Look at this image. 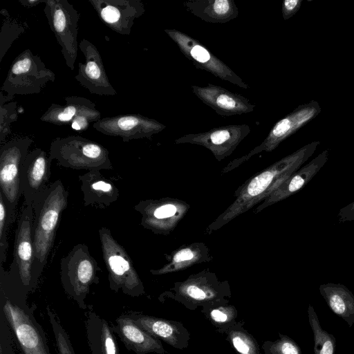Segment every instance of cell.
Listing matches in <instances>:
<instances>
[{"mask_svg":"<svg viewBox=\"0 0 354 354\" xmlns=\"http://www.w3.org/2000/svg\"><path fill=\"white\" fill-rule=\"evenodd\" d=\"M64 104H51L39 120L57 126L71 125L76 118L86 115L101 119V113L91 100L80 96H67Z\"/></svg>","mask_w":354,"mask_h":354,"instance_id":"cell-25","label":"cell"},{"mask_svg":"<svg viewBox=\"0 0 354 354\" xmlns=\"http://www.w3.org/2000/svg\"><path fill=\"white\" fill-rule=\"evenodd\" d=\"M328 158L329 149H326L309 162L303 165L263 200L257 206L254 213H258L268 206L280 202L300 191L322 169Z\"/></svg>","mask_w":354,"mask_h":354,"instance_id":"cell-22","label":"cell"},{"mask_svg":"<svg viewBox=\"0 0 354 354\" xmlns=\"http://www.w3.org/2000/svg\"><path fill=\"white\" fill-rule=\"evenodd\" d=\"M98 234L110 289L116 293L120 290L132 297L145 295L143 283L131 259L124 247L114 239L111 230L102 227Z\"/></svg>","mask_w":354,"mask_h":354,"instance_id":"cell-6","label":"cell"},{"mask_svg":"<svg viewBox=\"0 0 354 354\" xmlns=\"http://www.w3.org/2000/svg\"><path fill=\"white\" fill-rule=\"evenodd\" d=\"M337 218L339 223L354 221V200L339 210Z\"/></svg>","mask_w":354,"mask_h":354,"instance_id":"cell-40","label":"cell"},{"mask_svg":"<svg viewBox=\"0 0 354 354\" xmlns=\"http://www.w3.org/2000/svg\"><path fill=\"white\" fill-rule=\"evenodd\" d=\"M28 296L17 270L0 266V310L21 354H51L44 330L28 304Z\"/></svg>","mask_w":354,"mask_h":354,"instance_id":"cell-2","label":"cell"},{"mask_svg":"<svg viewBox=\"0 0 354 354\" xmlns=\"http://www.w3.org/2000/svg\"><path fill=\"white\" fill-rule=\"evenodd\" d=\"M243 320L237 321L221 334L233 346L239 354H261L260 348L255 338L246 330Z\"/></svg>","mask_w":354,"mask_h":354,"instance_id":"cell-30","label":"cell"},{"mask_svg":"<svg viewBox=\"0 0 354 354\" xmlns=\"http://www.w3.org/2000/svg\"><path fill=\"white\" fill-rule=\"evenodd\" d=\"M55 79V73L46 66L41 57L28 48L11 63L1 91L13 97L38 94Z\"/></svg>","mask_w":354,"mask_h":354,"instance_id":"cell-9","label":"cell"},{"mask_svg":"<svg viewBox=\"0 0 354 354\" xmlns=\"http://www.w3.org/2000/svg\"><path fill=\"white\" fill-rule=\"evenodd\" d=\"M102 23L113 32L129 35L136 19L145 12L140 0H89Z\"/></svg>","mask_w":354,"mask_h":354,"instance_id":"cell-18","label":"cell"},{"mask_svg":"<svg viewBox=\"0 0 354 354\" xmlns=\"http://www.w3.org/2000/svg\"><path fill=\"white\" fill-rule=\"evenodd\" d=\"M167 263L162 268L150 270L153 275H161L187 269L194 265L209 262L213 259L209 248L202 242L180 246L171 254L165 255Z\"/></svg>","mask_w":354,"mask_h":354,"instance_id":"cell-26","label":"cell"},{"mask_svg":"<svg viewBox=\"0 0 354 354\" xmlns=\"http://www.w3.org/2000/svg\"><path fill=\"white\" fill-rule=\"evenodd\" d=\"M232 297L230 283L220 281L215 273L203 270L177 281L159 297H169L190 310L201 311L228 304Z\"/></svg>","mask_w":354,"mask_h":354,"instance_id":"cell-4","label":"cell"},{"mask_svg":"<svg viewBox=\"0 0 354 354\" xmlns=\"http://www.w3.org/2000/svg\"><path fill=\"white\" fill-rule=\"evenodd\" d=\"M133 208L140 214V225L144 228L167 236L185 217L190 205L180 199L163 197L140 201Z\"/></svg>","mask_w":354,"mask_h":354,"instance_id":"cell-12","label":"cell"},{"mask_svg":"<svg viewBox=\"0 0 354 354\" xmlns=\"http://www.w3.org/2000/svg\"><path fill=\"white\" fill-rule=\"evenodd\" d=\"M321 111L320 104L315 100L298 106L276 122L270 129L267 137L261 144L252 149L246 155L230 161L223 169L222 174L234 169L256 154L263 151H272L283 140L315 118Z\"/></svg>","mask_w":354,"mask_h":354,"instance_id":"cell-11","label":"cell"},{"mask_svg":"<svg viewBox=\"0 0 354 354\" xmlns=\"http://www.w3.org/2000/svg\"><path fill=\"white\" fill-rule=\"evenodd\" d=\"M165 32L196 68L244 89L249 88V85L241 77L198 40L175 28L165 29Z\"/></svg>","mask_w":354,"mask_h":354,"instance_id":"cell-13","label":"cell"},{"mask_svg":"<svg viewBox=\"0 0 354 354\" xmlns=\"http://www.w3.org/2000/svg\"><path fill=\"white\" fill-rule=\"evenodd\" d=\"M201 312L216 328V332L220 334L237 322V310L234 306L229 304L210 308Z\"/></svg>","mask_w":354,"mask_h":354,"instance_id":"cell-33","label":"cell"},{"mask_svg":"<svg viewBox=\"0 0 354 354\" xmlns=\"http://www.w3.org/2000/svg\"><path fill=\"white\" fill-rule=\"evenodd\" d=\"M247 124H230L214 127L205 132L185 134L174 140L176 144H193L209 149L218 161L230 156L250 133Z\"/></svg>","mask_w":354,"mask_h":354,"instance_id":"cell-14","label":"cell"},{"mask_svg":"<svg viewBox=\"0 0 354 354\" xmlns=\"http://www.w3.org/2000/svg\"><path fill=\"white\" fill-rule=\"evenodd\" d=\"M85 317L91 354H120L114 333L108 322L89 308L85 313Z\"/></svg>","mask_w":354,"mask_h":354,"instance_id":"cell-27","label":"cell"},{"mask_svg":"<svg viewBox=\"0 0 354 354\" xmlns=\"http://www.w3.org/2000/svg\"><path fill=\"white\" fill-rule=\"evenodd\" d=\"M274 341H265L261 346L264 354H301L299 346L289 336L279 333Z\"/></svg>","mask_w":354,"mask_h":354,"instance_id":"cell-35","label":"cell"},{"mask_svg":"<svg viewBox=\"0 0 354 354\" xmlns=\"http://www.w3.org/2000/svg\"><path fill=\"white\" fill-rule=\"evenodd\" d=\"M33 140L28 136L5 142L0 148V193L8 218L14 223L20 196L21 174L25 159Z\"/></svg>","mask_w":354,"mask_h":354,"instance_id":"cell-8","label":"cell"},{"mask_svg":"<svg viewBox=\"0 0 354 354\" xmlns=\"http://www.w3.org/2000/svg\"><path fill=\"white\" fill-rule=\"evenodd\" d=\"M127 315L141 328L173 348L183 350L189 346L191 334L180 322L140 312H129Z\"/></svg>","mask_w":354,"mask_h":354,"instance_id":"cell-21","label":"cell"},{"mask_svg":"<svg viewBox=\"0 0 354 354\" xmlns=\"http://www.w3.org/2000/svg\"><path fill=\"white\" fill-rule=\"evenodd\" d=\"M15 343L10 326L0 310V354H16Z\"/></svg>","mask_w":354,"mask_h":354,"instance_id":"cell-38","label":"cell"},{"mask_svg":"<svg viewBox=\"0 0 354 354\" xmlns=\"http://www.w3.org/2000/svg\"><path fill=\"white\" fill-rule=\"evenodd\" d=\"M307 313L309 324L313 334L314 354H335V337L333 334L322 328L313 306H308Z\"/></svg>","mask_w":354,"mask_h":354,"instance_id":"cell-31","label":"cell"},{"mask_svg":"<svg viewBox=\"0 0 354 354\" xmlns=\"http://www.w3.org/2000/svg\"><path fill=\"white\" fill-rule=\"evenodd\" d=\"M329 308L344 320L349 327L354 324V295L344 284L326 283L319 287Z\"/></svg>","mask_w":354,"mask_h":354,"instance_id":"cell-29","label":"cell"},{"mask_svg":"<svg viewBox=\"0 0 354 354\" xmlns=\"http://www.w3.org/2000/svg\"><path fill=\"white\" fill-rule=\"evenodd\" d=\"M111 327L126 348L136 354H168L162 341L141 328L127 313L117 317Z\"/></svg>","mask_w":354,"mask_h":354,"instance_id":"cell-23","label":"cell"},{"mask_svg":"<svg viewBox=\"0 0 354 354\" xmlns=\"http://www.w3.org/2000/svg\"><path fill=\"white\" fill-rule=\"evenodd\" d=\"M191 88L204 104L222 116L248 113L255 108V104L244 96L220 86L209 83L205 86L192 85Z\"/></svg>","mask_w":354,"mask_h":354,"instance_id":"cell-20","label":"cell"},{"mask_svg":"<svg viewBox=\"0 0 354 354\" xmlns=\"http://www.w3.org/2000/svg\"><path fill=\"white\" fill-rule=\"evenodd\" d=\"M84 206L105 209L116 202L119 189L100 170H92L78 176Z\"/></svg>","mask_w":354,"mask_h":354,"instance_id":"cell-24","label":"cell"},{"mask_svg":"<svg viewBox=\"0 0 354 354\" xmlns=\"http://www.w3.org/2000/svg\"><path fill=\"white\" fill-rule=\"evenodd\" d=\"M68 192L61 180H57L34 200L32 239L35 257L32 285L35 290L53 247L62 215L68 205Z\"/></svg>","mask_w":354,"mask_h":354,"instance_id":"cell-3","label":"cell"},{"mask_svg":"<svg viewBox=\"0 0 354 354\" xmlns=\"http://www.w3.org/2000/svg\"><path fill=\"white\" fill-rule=\"evenodd\" d=\"M46 312L54 334L57 354H75L70 337L57 313L49 306H46Z\"/></svg>","mask_w":354,"mask_h":354,"instance_id":"cell-34","label":"cell"},{"mask_svg":"<svg viewBox=\"0 0 354 354\" xmlns=\"http://www.w3.org/2000/svg\"><path fill=\"white\" fill-rule=\"evenodd\" d=\"M303 0H284L282 2L281 13L284 20L293 17L300 9Z\"/></svg>","mask_w":354,"mask_h":354,"instance_id":"cell-39","label":"cell"},{"mask_svg":"<svg viewBox=\"0 0 354 354\" xmlns=\"http://www.w3.org/2000/svg\"><path fill=\"white\" fill-rule=\"evenodd\" d=\"M100 269L91 254L88 246L78 243L60 260V280L66 294L82 310H86L85 299L93 284H98Z\"/></svg>","mask_w":354,"mask_h":354,"instance_id":"cell-7","label":"cell"},{"mask_svg":"<svg viewBox=\"0 0 354 354\" xmlns=\"http://www.w3.org/2000/svg\"><path fill=\"white\" fill-rule=\"evenodd\" d=\"M44 12L66 66L73 71L79 48V12L67 0H46Z\"/></svg>","mask_w":354,"mask_h":354,"instance_id":"cell-10","label":"cell"},{"mask_svg":"<svg viewBox=\"0 0 354 354\" xmlns=\"http://www.w3.org/2000/svg\"><path fill=\"white\" fill-rule=\"evenodd\" d=\"M21 6L26 8H32L41 3H45L46 0H19Z\"/></svg>","mask_w":354,"mask_h":354,"instance_id":"cell-41","label":"cell"},{"mask_svg":"<svg viewBox=\"0 0 354 354\" xmlns=\"http://www.w3.org/2000/svg\"><path fill=\"white\" fill-rule=\"evenodd\" d=\"M33 218L32 206L24 204L15 230L12 261L17 268L20 281L28 294L35 291L32 276L35 257L32 239Z\"/></svg>","mask_w":354,"mask_h":354,"instance_id":"cell-16","label":"cell"},{"mask_svg":"<svg viewBox=\"0 0 354 354\" xmlns=\"http://www.w3.org/2000/svg\"><path fill=\"white\" fill-rule=\"evenodd\" d=\"M18 118L17 103L10 102L0 103V145H2L6 138L11 133V124Z\"/></svg>","mask_w":354,"mask_h":354,"instance_id":"cell-36","label":"cell"},{"mask_svg":"<svg viewBox=\"0 0 354 354\" xmlns=\"http://www.w3.org/2000/svg\"><path fill=\"white\" fill-rule=\"evenodd\" d=\"M0 13L3 16L0 33V62H1L13 41L25 32L28 26L26 23L10 17L5 9H2Z\"/></svg>","mask_w":354,"mask_h":354,"instance_id":"cell-32","label":"cell"},{"mask_svg":"<svg viewBox=\"0 0 354 354\" xmlns=\"http://www.w3.org/2000/svg\"><path fill=\"white\" fill-rule=\"evenodd\" d=\"M13 222L8 218L6 206L0 193V266L6 261L8 248V233Z\"/></svg>","mask_w":354,"mask_h":354,"instance_id":"cell-37","label":"cell"},{"mask_svg":"<svg viewBox=\"0 0 354 354\" xmlns=\"http://www.w3.org/2000/svg\"><path fill=\"white\" fill-rule=\"evenodd\" d=\"M50 164L49 156L40 148H35L28 153L21 174L24 205H32L35 198L50 185Z\"/></svg>","mask_w":354,"mask_h":354,"instance_id":"cell-19","label":"cell"},{"mask_svg":"<svg viewBox=\"0 0 354 354\" xmlns=\"http://www.w3.org/2000/svg\"><path fill=\"white\" fill-rule=\"evenodd\" d=\"M100 133L118 137L123 142L149 138L164 130L166 126L156 120L139 113L120 114L101 118L93 124Z\"/></svg>","mask_w":354,"mask_h":354,"instance_id":"cell-15","label":"cell"},{"mask_svg":"<svg viewBox=\"0 0 354 354\" xmlns=\"http://www.w3.org/2000/svg\"><path fill=\"white\" fill-rule=\"evenodd\" d=\"M183 6L194 16L213 24L227 23L239 15L233 0H188Z\"/></svg>","mask_w":354,"mask_h":354,"instance_id":"cell-28","label":"cell"},{"mask_svg":"<svg viewBox=\"0 0 354 354\" xmlns=\"http://www.w3.org/2000/svg\"><path fill=\"white\" fill-rule=\"evenodd\" d=\"M320 141H313L246 180L236 190L233 203L206 228L210 234L265 200L315 152Z\"/></svg>","mask_w":354,"mask_h":354,"instance_id":"cell-1","label":"cell"},{"mask_svg":"<svg viewBox=\"0 0 354 354\" xmlns=\"http://www.w3.org/2000/svg\"><path fill=\"white\" fill-rule=\"evenodd\" d=\"M79 49L84 55V62L78 63L77 73L74 78L91 94L116 95L118 93L106 75L97 47L88 39H82L79 42Z\"/></svg>","mask_w":354,"mask_h":354,"instance_id":"cell-17","label":"cell"},{"mask_svg":"<svg viewBox=\"0 0 354 354\" xmlns=\"http://www.w3.org/2000/svg\"><path fill=\"white\" fill-rule=\"evenodd\" d=\"M49 158L61 167L72 169L88 171L113 169L108 149L80 136L55 138L50 145Z\"/></svg>","mask_w":354,"mask_h":354,"instance_id":"cell-5","label":"cell"}]
</instances>
